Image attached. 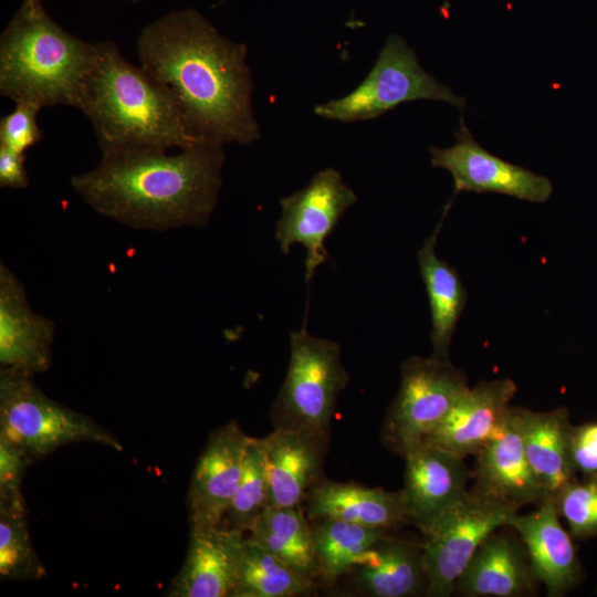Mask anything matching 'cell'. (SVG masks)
<instances>
[{"mask_svg": "<svg viewBox=\"0 0 597 597\" xmlns=\"http://www.w3.org/2000/svg\"><path fill=\"white\" fill-rule=\"evenodd\" d=\"M137 54L170 92L199 143L260 139L248 48L223 36L200 12L176 10L149 23L137 38Z\"/></svg>", "mask_w": 597, "mask_h": 597, "instance_id": "6da1fadb", "label": "cell"}, {"mask_svg": "<svg viewBox=\"0 0 597 597\" xmlns=\"http://www.w3.org/2000/svg\"><path fill=\"white\" fill-rule=\"evenodd\" d=\"M102 153L73 176V190L97 213L138 230L203 228L214 212L226 161L223 146Z\"/></svg>", "mask_w": 597, "mask_h": 597, "instance_id": "7a4b0ae2", "label": "cell"}, {"mask_svg": "<svg viewBox=\"0 0 597 597\" xmlns=\"http://www.w3.org/2000/svg\"><path fill=\"white\" fill-rule=\"evenodd\" d=\"M97 55L78 109L88 118L102 153L169 150L199 143L170 92L142 65L125 59L111 41Z\"/></svg>", "mask_w": 597, "mask_h": 597, "instance_id": "3957f363", "label": "cell"}, {"mask_svg": "<svg viewBox=\"0 0 597 597\" xmlns=\"http://www.w3.org/2000/svg\"><path fill=\"white\" fill-rule=\"evenodd\" d=\"M97 44L61 28L41 0H23L0 36V93L39 106L78 108Z\"/></svg>", "mask_w": 597, "mask_h": 597, "instance_id": "277c9868", "label": "cell"}, {"mask_svg": "<svg viewBox=\"0 0 597 597\" xmlns=\"http://www.w3.org/2000/svg\"><path fill=\"white\" fill-rule=\"evenodd\" d=\"M0 436L32 461L74 442L123 450L119 440L88 416L51 399L31 376L0 370Z\"/></svg>", "mask_w": 597, "mask_h": 597, "instance_id": "5b68a950", "label": "cell"}, {"mask_svg": "<svg viewBox=\"0 0 597 597\" xmlns=\"http://www.w3.org/2000/svg\"><path fill=\"white\" fill-rule=\"evenodd\" d=\"M419 100L450 103L461 111L467 105L463 97L422 69L416 51L401 35L391 34L358 86L343 97L317 104L314 114L328 121L355 123Z\"/></svg>", "mask_w": 597, "mask_h": 597, "instance_id": "8992f818", "label": "cell"}, {"mask_svg": "<svg viewBox=\"0 0 597 597\" xmlns=\"http://www.w3.org/2000/svg\"><path fill=\"white\" fill-rule=\"evenodd\" d=\"M349 379L337 342L305 328L291 332L289 367L272 407L274 429L328 431L337 397Z\"/></svg>", "mask_w": 597, "mask_h": 597, "instance_id": "52a82bcc", "label": "cell"}, {"mask_svg": "<svg viewBox=\"0 0 597 597\" xmlns=\"http://www.w3.org/2000/svg\"><path fill=\"white\" fill-rule=\"evenodd\" d=\"M520 506L472 489L425 533L426 595L447 597L481 543L507 526Z\"/></svg>", "mask_w": 597, "mask_h": 597, "instance_id": "ba28073f", "label": "cell"}, {"mask_svg": "<svg viewBox=\"0 0 597 597\" xmlns=\"http://www.w3.org/2000/svg\"><path fill=\"white\" fill-rule=\"evenodd\" d=\"M400 374L399 391L387 410L383 437L404 457L423 442L470 387L462 370L449 359L432 355L405 359Z\"/></svg>", "mask_w": 597, "mask_h": 597, "instance_id": "9c48e42d", "label": "cell"}, {"mask_svg": "<svg viewBox=\"0 0 597 597\" xmlns=\"http://www.w3.org/2000/svg\"><path fill=\"white\" fill-rule=\"evenodd\" d=\"M356 202L354 190L332 167L317 171L304 188L280 199L275 239L283 254H289L296 243L303 245L307 283L327 259L325 240Z\"/></svg>", "mask_w": 597, "mask_h": 597, "instance_id": "30bf717a", "label": "cell"}, {"mask_svg": "<svg viewBox=\"0 0 597 597\" xmlns=\"http://www.w3.org/2000/svg\"><path fill=\"white\" fill-rule=\"evenodd\" d=\"M454 136L451 147L429 148L431 165L452 176L454 195L494 192L534 203L549 199L553 184L548 178L489 153L474 139L462 115Z\"/></svg>", "mask_w": 597, "mask_h": 597, "instance_id": "8fae6325", "label": "cell"}, {"mask_svg": "<svg viewBox=\"0 0 597 597\" xmlns=\"http://www.w3.org/2000/svg\"><path fill=\"white\" fill-rule=\"evenodd\" d=\"M252 438L235 421L210 433L188 491L190 530L218 526L238 488Z\"/></svg>", "mask_w": 597, "mask_h": 597, "instance_id": "7c38bea8", "label": "cell"}, {"mask_svg": "<svg viewBox=\"0 0 597 597\" xmlns=\"http://www.w3.org/2000/svg\"><path fill=\"white\" fill-rule=\"evenodd\" d=\"M404 458L406 470L401 491L407 519L425 534L468 493L471 473L463 458L427 443L409 450Z\"/></svg>", "mask_w": 597, "mask_h": 597, "instance_id": "4fadbf2b", "label": "cell"}, {"mask_svg": "<svg viewBox=\"0 0 597 597\" xmlns=\"http://www.w3.org/2000/svg\"><path fill=\"white\" fill-rule=\"evenodd\" d=\"M55 324L29 304L23 284L0 264V365L27 376L46 371L52 363Z\"/></svg>", "mask_w": 597, "mask_h": 597, "instance_id": "5bb4252c", "label": "cell"}, {"mask_svg": "<svg viewBox=\"0 0 597 597\" xmlns=\"http://www.w3.org/2000/svg\"><path fill=\"white\" fill-rule=\"evenodd\" d=\"M475 457L473 490L512 502L520 507L527 503L538 504L547 493L527 460L522 408H507Z\"/></svg>", "mask_w": 597, "mask_h": 597, "instance_id": "9a60e30c", "label": "cell"}, {"mask_svg": "<svg viewBox=\"0 0 597 597\" xmlns=\"http://www.w3.org/2000/svg\"><path fill=\"white\" fill-rule=\"evenodd\" d=\"M244 533L227 525L190 530L185 562L172 579L169 597H229L243 559Z\"/></svg>", "mask_w": 597, "mask_h": 597, "instance_id": "2e32d148", "label": "cell"}, {"mask_svg": "<svg viewBox=\"0 0 597 597\" xmlns=\"http://www.w3.org/2000/svg\"><path fill=\"white\" fill-rule=\"evenodd\" d=\"M530 514L516 513L507 526L515 530L525 545L532 574L551 597L570 590L580 578V566L569 534L559 522L553 493H546Z\"/></svg>", "mask_w": 597, "mask_h": 597, "instance_id": "e0dca14e", "label": "cell"}, {"mask_svg": "<svg viewBox=\"0 0 597 597\" xmlns=\"http://www.w3.org/2000/svg\"><path fill=\"white\" fill-rule=\"evenodd\" d=\"M328 440V431L280 428L261 438L270 483V505H303L311 488L323 478Z\"/></svg>", "mask_w": 597, "mask_h": 597, "instance_id": "ac0fdd59", "label": "cell"}, {"mask_svg": "<svg viewBox=\"0 0 597 597\" xmlns=\"http://www.w3.org/2000/svg\"><path fill=\"white\" fill-rule=\"evenodd\" d=\"M516 390L509 378L481 381L460 398L422 443L463 459L475 455L502 420Z\"/></svg>", "mask_w": 597, "mask_h": 597, "instance_id": "d6986e66", "label": "cell"}, {"mask_svg": "<svg viewBox=\"0 0 597 597\" xmlns=\"http://www.w3.org/2000/svg\"><path fill=\"white\" fill-rule=\"evenodd\" d=\"M303 505L310 521L334 519L386 531L408 523L401 490L389 492L321 478L308 491Z\"/></svg>", "mask_w": 597, "mask_h": 597, "instance_id": "ffe728a7", "label": "cell"}, {"mask_svg": "<svg viewBox=\"0 0 597 597\" xmlns=\"http://www.w3.org/2000/svg\"><path fill=\"white\" fill-rule=\"evenodd\" d=\"M535 583L526 549L496 530L478 547L458 577L454 593L468 597H520L532 595Z\"/></svg>", "mask_w": 597, "mask_h": 597, "instance_id": "44dd1931", "label": "cell"}, {"mask_svg": "<svg viewBox=\"0 0 597 597\" xmlns=\"http://www.w3.org/2000/svg\"><path fill=\"white\" fill-rule=\"evenodd\" d=\"M358 587L373 597H409L426 593L422 547L384 536L352 568Z\"/></svg>", "mask_w": 597, "mask_h": 597, "instance_id": "7402d4cb", "label": "cell"}, {"mask_svg": "<svg viewBox=\"0 0 597 597\" xmlns=\"http://www.w3.org/2000/svg\"><path fill=\"white\" fill-rule=\"evenodd\" d=\"M442 220L420 247L417 258L431 313L432 356L449 359V352L459 320L467 304V291L457 270L439 258L436 251Z\"/></svg>", "mask_w": 597, "mask_h": 597, "instance_id": "603a6c76", "label": "cell"}, {"mask_svg": "<svg viewBox=\"0 0 597 597\" xmlns=\"http://www.w3.org/2000/svg\"><path fill=\"white\" fill-rule=\"evenodd\" d=\"M522 428L533 473L547 493L555 494L576 473L568 411L564 407L540 412L522 408Z\"/></svg>", "mask_w": 597, "mask_h": 597, "instance_id": "cb8c5ba5", "label": "cell"}, {"mask_svg": "<svg viewBox=\"0 0 597 597\" xmlns=\"http://www.w3.org/2000/svg\"><path fill=\"white\" fill-rule=\"evenodd\" d=\"M249 533V541L301 574L317 577L312 523L303 506L270 505Z\"/></svg>", "mask_w": 597, "mask_h": 597, "instance_id": "d4e9b609", "label": "cell"}, {"mask_svg": "<svg viewBox=\"0 0 597 597\" xmlns=\"http://www.w3.org/2000/svg\"><path fill=\"white\" fill-rule=\"evenodd\" d=\"M311 523L317 577L328 583L349 572L367 549L387 535L383 528L334 519Z\"/></svg>", "mask_w": 597, "mask_h": 597, "instance_id": "484cf974", "label": "cell"}, {"mask_svg": "<svg viewBox=\"0 0 597 597\" xmlns=\"http://www.w3.org/2000/svg\"><path fill=\"white\" fill-rule=\"evenodd\" d=\"M314 585L315 579L247 538L239 577L229 597H292L311 591Z\"/></svg>", "mask_w": 597, "mask_h": 597, "instance_id": "4316f807", "label": "cell"}, {"mask_svg": "<svg viewBox=\"0 0 597 597\" xmlns=\"http://www.w3.org/2000/svg\"><path fill=\"white\" fill-rule=\"evenodd\" d=\"M270 506V483L261 439L252 438L238 488L226 513L227 526L250 532Z\"/></svg>", "mask_w": 597, "mask_h": 597, "instance_id": "83f0119b", "label": "cell"}, {"mask_svg": "<svg viewBox=\"0 0 597 597\" xmlns=\"http://www.w3.org/2000/svg\"><path fill=\"white\" fill-rule=\"evenodd\" d=\"M44 575L31 542L25 506L0 505L1 580H38Z\"/></svg>", "mask_w": 597, "mask_h": 597, "instance_id": "f1b7e54d", "label": "cell"}, {"mask_svg": "<svg viewBox=\"0 0 597 597\" xmlns=\"http://www.w3.org/2000/svg\"><path fill=\"white\" fill-rule=\"evenodd\" d=\"M554 495L573 536L597 535V474L585 476L583 481L574 478Z\"/></svg>", "mask_w": 597, "mask_h": 597, "instance_id": "f546056e", "label": "cell"}, {"mask_svg": "<svg viewBox=\"0 0 597 597\" xmlns=\"http://www.w3.org/2000/svg\"><path fill=\"white\" fill-rule=\"evenodd\" d=\"M40 109L34 104L17 102L14 109L0 119V145L24 154L40 143L43 137L36 121Z\"/></svg>", "mask_w": 597, "mask_h": 597, "instance_id": "4dcf8cb0", "label": "cell"}, {"mask_svg": "<svg viewBox=\"0 0 597 597\" xmlns=\"http://www.w3.org/2000/svg\"><path fill=\"white\" fill-rule=\"evenodd\" d=\"M32 459L0 436V505L25 506L21 486Z\"/></svg>", "mask_w": 597, "mask_h": 597, "instance_id": "1f68e13d", "label": "cell"}, {"mask_svg": "<svg viewBox=\"0 0 597 597\" xmlns=\"http://www.w3.org/2000/svg\"><path fill=\"white\" fill-rule=\"evenodd\" d=\"M570 452L576 471L597 474V422L573 427Z\"/></svg>", "mask_w": 597, "mask_h": 597, "instance_id": "d6a6232c", "label": "cell"}, {"mask_svg": "<svg viewBox=\"0 0 597 597\" xmlns=\"http://www.w3.org/2000/svg\"><path fill=\"white\" fill-rule=\"evenodd\" d=\"M25 154L0 145V187L21 189L29 185Z\"/></svg>", "mask_w": 597, "mask_h": 597, "instance_id": "836d02e7", "label": "cell"}, {"mask_svg": "<svg viewBox=\"0 0 597 597\" xmlns=\"http://www.w3.org/2000/svg\"><path fill=\"white\" fill-rule=\"evenodd\" d=\"M134 2H138L139 0H133Z\"/></svg>", "mask_w": 597, "mask_h": 597, "instance_id": "e575fe53", "label": "cell"}]
</instances>
